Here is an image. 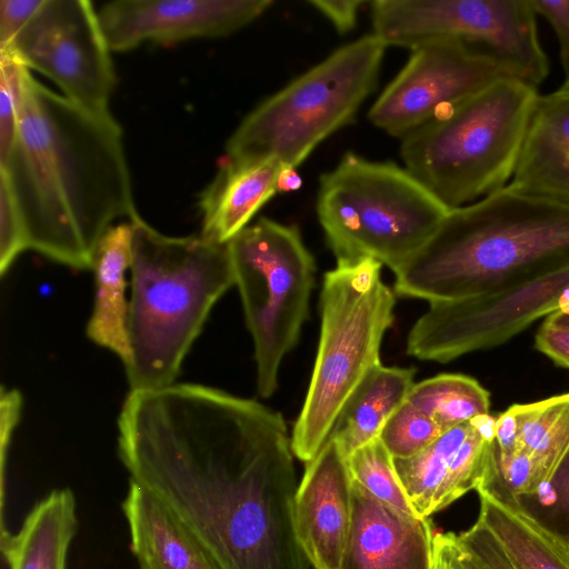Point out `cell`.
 I'll return each mask as SVG.
<instances>
[{
  "label": "cell",
  "mask_w": 569,
  "mask_h": 569,
  "mask_svg": "<svg viewBox=\"0 0 569 569\" xmlns=\"http://www.w3.org/2000/svg\"><path fill=\"white\" fill-rule=\"evenodd\" d=\"M118 455L222 569H309L296 533L298 489L282 416L223 390H131Z\"/></svg>",
  "instance_id": "cell-1"
},
{
  "label": "cell",
  "mask_w": 569,
  "mask_h": 569,
  "mask_svg": "<svg viewBox=\"0 0 569 569\" xmlns=\"http://www.w3.org/2000/svg\"><path fill=\"white\" fill-rule=\"evenodd\" d=\"M0 179L18 206L28 248L91 269L97 246L120 218H136L123 132L110 113L86 110L21 77V110Z\"/></svg>",
  "instance_id": "cell-2"
},
{
  "label": "cell",
  "mask_w": 569,
  "mask_h": 569,
  "mask_svg": "<svg viewBox=\"0 0 569 569\" xmlns=\"http://www.w3.org/2000/svg\"><path fill=\"white\" fill-rule=\"evenodd\" d=\"M569 268V204L510 183L450 209L396 274L398 296L429 303L495 296Z\"/></svg>",
  "instance_id": "cell-3"
},
{
  "label": "cell",
  "mask_w": 569,
  "mask_h": 569,
  "mask_svg": "<svg viewBox=\"0 0 569 569\" xmlns=\"http://www.w3.org/2000/svg\"><path fill=\"white\" fill-rule=\"evenodd\" d=\"M128 311L131 390L174 383L214 303L234 284L228 243L167 236L140 216L130 220Z\"/></svg>",
  "instance_id": "cell-4"
},
{
  "label": "cell",
  "mask_w": 569,
  "mask_h": 569,
  "mask_svg": "<svg viewBox=\"0 0 569 569\" xmlns=\"http://www.w3.org/2000/svg\"><path fill=\"white\" fill-rule=\"evenodd\" d=\"M537 96L521 79L496 81L402 138L405 168L449 210L507 186Z\"/></svg>",
  "instance_id": "cell-5"
},
{
  "label": "cell",
  "mask_w": 569,
  "mask_h": 569,
  "mask_svg": "<svg viewBox=\"0 0 569 569\" xmlns=\"http://www.w3.org/2000/svg\"><path fill=\"white\" fill-rule=\"evenodd\" d=\"M316 210L337 263L373 259L395 273L449 211L405 167L351 151L320 177Z\"/></svg>",
  "instance_id": "cell-6"
},
{
  "label": "cell",
  "mask_w": 569,
  "mask_h": 569,
  "mask_svg": "<svg viewBox=\"0 0 569 569\" xmlns=\"http://www.w3.org/2000/svg\"><path fill=\"white\" fill-rule=\"evenodd\" d=\"M381 267L373 259L337 263L323 277L317 356L291 436L293 455L306 463L327 441L353 390L380 363V346L396 306Z\"/></svg>",
  "instance_id": "cell-7"
},
{
  "label": "cell",
  "mask_w": 569,
  "mask_h": 569,
  "mask_svg": "<svg viewBox=\"0 0 569 569\" xmlns=\"http://www.w3.org/2000/svg\"><path fill=\"white\" fill-rule=\"evenodd\" d=\"M387 48L370 33L336 49L252 109L228 139L224 157L297 169L355 120L377 87Z\"/></svg>",
  "instance_id": "cell-8"
},
{
  "label": "cell",
  "mask_w": 569,
  "mask_h": 569,
  "mask_svg": "<svg viewBox=\"0 0 569 569\" xmlns=\"http://www.w3.org/2000/svg\"><path fill=\"white\" fill-rule=\"evenodd\" d=\"M228 248L253 340L257 389L269 398L308 318L316 262L296 226L264 217L241 230Z\"/></svg>",
  "instance_id": "cell-9"
},
{
  "label": "cell",
  "mask_w": 569,
  "mask_h": 569,
  "mask_svg": "<svg viewBox=\"0 0 569 569\" xmlns=\"http://www.w3.org/2000/svg\"><path fill=\"white\" fill-rule=\"evenodd\" d=\"M369 6L371 33L387 47L411 50L459 40L505 61L537 88L549 74L530 0H375Z\"/></svg>",
  "instance_id": "cell-10"
},
{
  "label": "cell",
  "mask_w": 569,
  "mask_h": 569,
  "mask_svg": "<svg viewBox=\"0 0 569 569\" xmlns=\"http://www.w3.org/2000/svg\"><path fill=\"white\" fill-rule=\"evenodd\" d=\"M0 51L50 79L74 104L110 113L116 84L111 49L98 11L88 0H43L40 9Z\"/></svg>",
  "instance_id": "cell-11"
},
{
  "label": "cell",
  "mask_w": 569,
  "mask_h": 569,
  "mask_svg": "<svg viewBox=\"0 0 569 569\" xmlns=\"http://www.w3.org/2000/svg\"><path fill=\"white\" fill-rule=\"evenodd\" d=\"M507 78L521 79L512 67L483 49L459 40L429 41L411 49L403 68L372 103L368 119L402 139Z\"/></svg>",
  "instance_id": "cell-12"
},
{
  "label": "cell",
  "mask_w": 569,
  "mask_h": 569,
  "mask_svg": "<svg viewBox=\"0 0 569 569\" xmlns=\"http://www.w3.org/2000/svg\"><path fill=\"white\" fill-rule=\"evenodd\" d=\"M272 4V0H113L97 11L111 51L124 52L144 43L226 37Z\"/></svg>",
  "instance_id": "cell-13"
},
{
  "label": "cell",
  "mask_w": 569,
  "mask_h": 569,
  "mask_svg": "<svg viewBox=\"0 0 569 569\" xmlns=\"http://www.w3.org/2000/svg\"><path fill=\"white\" fill-rule=\"evenodd\" d=\"M352 517L347 458L328 437L307 463L295 498L298 541L315 569H340Z\"/></svg>",
  "instance_id": "cell-14"
},
{
  "label": "cell",
  "mask_w": 569,
  "mask_h": 569,
  "mask_svg": "<svg viewBox=\"0 0 569 569\" xmlns=\"http://www.w3.org/2000/svg\"><path fill=\"white\" fill-rule=\"evenodd\" d=\"M352 517L340 569H433L427 518L395 509L351 480Z\"/></svg>",
  "instance_id": "cell-15"
},
{
  "label": "cell",
  "mask_w": 569,
  "mask_h": 569,
  "mask_svg": "<svg viewBox=\"0 0 569 569\" xmlns=\"http://www.w3.org/2000/svg\"><path fill=\"white\" fill-rule=\"evenodd\" d=\"M509 183L569 204V88L538 93Z\"/></svg>",
  "instance_id": "cell-16"
},
{
  "label": "cell",
  "mask_w": 569,
  "mask_h": 569,
  "mask_svg": "<svg viewBox=\"0 0 569 569\" xmlns=\"http://www.w3.org/2000/svg\"><path fill=\"white\" fill-rule=\"evenodd\" d=\"M122 510L141 569H222L168 507L131 479Z\"/></svg>",
  "instance_id": "cell-17"
},
{
  "label": "cell",
  "mask_w": 569,
  "mask_h": 569,
  "mask_svg": "<svg viewBox=\"0 0 569 569\" xmlns=\"http://www.w3.org/2000/svg\"><path fill=\"white\" fill-rule=\"evenodd\" d=\"M283 166L276 160L238 161L227 157L199 197L200 234L228 243L278 193Z\"/></svg>",
  "instance_id": "cell-18"
},
{
  "label": "cell",
  "mask_w": 569,
  "mask_h": 569,
  "mask_svg": "<svg viewBox=\"0 0 569 569\" xmlns=\"http://www.w3.org/2000/svg\"><path fill=\"white\" fill-rule=\"evenodd\" d=\"M131 240L130 221L111 226L100 239L91 267L94 303L86 330L91 341L117 355L123 365L130 358L126 272L130 270Z\"/></svg>",
  "instance_id": "cell-19"
},
{
  "label": "cell",
  "mask_w": 569,
  "mask_h": 569,
  "mask_svg": "<svg viewBox=\"0 0 569 569\" xmlns=\"http://www.w3.org/2000/svg\"><path fill=\"white\" fill-rule=\"evenodd\" d=\"M77 528L73 492L56 489L30 510L17 533L0 532L1 551L10 569H66Z\"/></svg>",
  "instance_id": "cell-20"
},
{
  "label": "cell",
  "mask_w": 569,
  "mask_h": 569,
  "mask_svg": "<svg viewBox=\"0 0 569 569\" xmlns=\"http://www.w3.org/2000/svg\"><path fill=\"white\" fill-rule=\"evenodd\" d=\"M415 369L375 366L342 407L329 437L346 458L379 438L393 412L415 386Z\"/></svg>",
  "instance_id": "cell-21"
},
{
  "label": "cell",
  "mask_w": 569,
  "mask_h": 569,
  "mask_svg": "<svg viewBox=\"0 0 569 569\" xmlns=\"http://www.w3.org/2000/svg\"><path fill=\"white\" fill-rule=\"evenodd\" d=\"M478 519L498 539L517 569H569V549L525 513L507 492L476 490Z\"/></svg>",
  "instance_id": "cell-22"
},
{
  "label": "cell",
  "mask_w": 569,
  "mask_h": 569,
  "mask_svg": "<svg viewBox=\"0 0 569 569\" xmlns=\"http://www.w3.org/2000/svg\"><path fill=\"white\" fill-rule=\"evenodd\" d=\"M506 411L513 423L518 449L532 459L539 491L569 448V392L512 405Z\"/></svg>",
  "instance_id": "cell-23"
},
{
  "label": "cell",
  "mask_w": 569,
  "mask_h": 569,
  "mask_svg": "<svg viewBox=\"0 0 569 569\" xmlns=\"http://www.w3.org/2000/svg\"><path fill=\"white\" fill-rule=\"evenodd\" d=\"M407 400L433 420L442 431L489 415V392L473 378L441 373L415 383Z\"/></svg>",
  "instance_id": "cell-24"
},
{
  "label": "cell",
  "mask_w": 569,
  "mask_h": 569,
  "mask_svg": "<svg viewBox=\"0 0 569 569\" xmlns=\"http://www.w3.org/2000/svg\"><path fill=\"white\" fill-rule=\"evenodd\" d=\"M472 420L447 430L411 457L393 458L400 485L418 517L427 518L431 515L432 499L468 436Z\"/></svg>",
  "instance_id": "cell-25"
},
{
  "label": "cell",
  "mask_w": 569,
  "mask_h": 569,
  "mask_svg": "<svg viewBox=\"0 0 569 569\" xmlns=\"http://www.w3.org/2000/svg\"><path fill=\"white\" fill-rule=\"evenodd\" d=\"M496 419L490 415L475 418L468 436L459 447L432 502L431 515L445 509L470 490H477L486 478L490 443Z\"/></svg>",
  "instance_id": "cell-26"
},
{
  "label": "cell",
  "mask_w": 569,
  "mask_h": 569,
  "mask_svg": "<svg viewBox=\"0 0 569 569\" xmlns=\"http://www.w3.org/2000/svg\"><path fill=\"white\" fill-rule=\"evenodd\" d=\"M347 466L351 480L372 497L402 512L416 515L398 479L393 457L379 438L349 455Z\"/></svg>",
  "instance_id": "cell-27"
},
{
  "label": "cell",
  "mask_w": 569,
  "mask_h": 569,
  "mask_svg": "<svg viewBox=\"0 0 569 569\" xmlns=\"http://www.w3.org/2000/svg\"><path fill=\"white\" fill-rule=\"evenodd\" d=\"M511 498L525 513L569 549V448L538 492Z\"/></svg>",
  "instance_id": "cell-28"
},
{
  "label": "cell",
  "mask_w": 569,
  "mask_h": 569,
  "mask_svg": "<svg viewBox=\"0 0 569 569\" xmlns=\"http://www.w3.org/2000/svg\"><path fill=\"white\" fill-rule=\"evenodd\" d=\"M443 432L406 399L386 422L379 439L393 458H408L428 447Z\"/></svg>",
  "instance_id": "cell-29"
},
{
  "label": "cell",
  "mask_w": 569,
  "mask_h": 569,
  "mask_svg": "<svg viewBox=\"0 0 569 569\" xmlns=\"http://www.w3.org/2000/svg\"><path fill=\"white\" fill-rule=\"evenodd\" d=\"M24 68L11 52L0 51V161L9 154L16 139Z\"/></svg>",
  "instance_id": "cell-30"
},
{
  "label": "cell",
  "mask_w": 569,
  "mask_h": 569,
  "mask_svg": "<svg viewBox=\"0 0 569 569\" xmlns=\"http://www.w3.org/2000/svg\"><path fill=\"white\" fill-rule=\"evenodd\" d=\"M23 222L14 198L0 179V273L4 276L16 259L28 250Z\"/></svg>",
  "instance_id": "cell-31"
},
{
  "label": "cell",
  "mask_w": 569,
  "mask_h": 569,
  "mask_svg": "<svg viewBox=\"0 0 569 569\" xmlns=\"http://www.w3.org/2000/svg\"><path fill=\"white\" fill-rule=\"evenodd\" d=\"M433 569H489L453 532L435 533Z\"/></svg>",
  "instance_id": "cell-32"
},
{
  "label": "cell",
  "mask_w": 569,
  "mask_h": 569,
  "mask_svg": "<svg viewBox=\"0 0 569 569\" xmlns=\"http://www.w3.org/2000/svg\"><path fill=\"white\" fill-rule=\"evenodd\" d=\"M489 569H517L501 543L479 519L466 531L458 535Z\"/></svg>",
  "instance_id": "cell-33"
},
{
  "label": "cell",
  "mask_w": 569,
  "mask_h": 569,
  "mask_svg": "<svg viewBox=\"0 0 569 569\" xmlns=\"http://www.w3.org/2000/svg\"><path fill=\"white\" fill-rule=\"evenodd\" d=\"M22 408V396L18 389H7L1 387L0 392V499H1V531L3 523V501H4V470L6 460L9 451L13 431L19 422Z\"/></svg>",
  "instance_id": "cell-34"
},
{
  "label": "cell",
  "mask_w": 569,
  "mask_h": 569,
  "mask_svg": "<svg viewBox=\"0 0 569 569\" xmlns=\"http://www.w3.org/2000/svg\"><path fill=\"white\" fill-rule=\"evenodd\" d=\"M537 16H541L552 28L558 46L565 81L569 88V0H530Z\"/></svg>",
  "instance_id": "cell-35"
},
{
  "label": "cell",
  "mask_w": 569,
  "mask_h": 569,
  "mask_svg": "<svg viewBox=\"0 0 569 569\" xmlns=\"http://www.w3.org/2000/svg\"><path fill=\"white\" fill-rule=\"evenodd\" d=\"M42 3L43 0H0V49L13 41Z\"/></svg>",
  "instance_id": "cell-36"
},
{
  "label": "cell",
  "mask_w": 569,
  "mask_h": 569,
  "mask_svg": "<svg viewBox=\"0 0 569 569\" xmlns=\"http://www.w3.org/2000/svg\"><path fill=\"white\" fill-rule=\"evenodd\" d=\"M535 345L556 365L569 368V327L546 319L537 331Z\"/></svg>",
  "instance_id": "cell-37"
},
{
  "label": "cell",
  "mask_w": 569,
  "mask_h": 569,
  "mask_svg": "<svg viewBox=\"0 0 569 569\" xmlns=\"http://www.w3.org/2000/svg\"><path fill=\"white\" fill-rule=\"evenodd\" d=\"M308 3L328 19L341 34L356 27L360 8L368 4L363 0H308Z\"/></svg>",
  "instance_id": "cell-38"
},
{
  "label": "cell",
  "mask_w": 569,
  "mask_h": 569,
  "mask_svg": "<svg viewBox=\"0 0 569 569\" xmlns=\"http://www.w3.org/2000/svg\"><path fill=\"white\" fill-rule=\"evenodd\" d=\"M301 184L302 180L297 169L283 167L278 179V192L296 191Z\"/></svg>",
  "instance_id": "cell-39"
},
{
  "label": "cell",
  "mask_w": 569,
  "mask_h": 569,
  "mask_svg": "<svg viewBox=\"0 0 569 569\" xmlns=\"http://www.w3.org/2000/svg\"><path fill=\"white\" fill-rule=\"evenodd\" d=\"M546 319L552 323L569 327V309L556 311Z\"/></svg>",
  "instance_id": "cell-40"
}]
</instances>
